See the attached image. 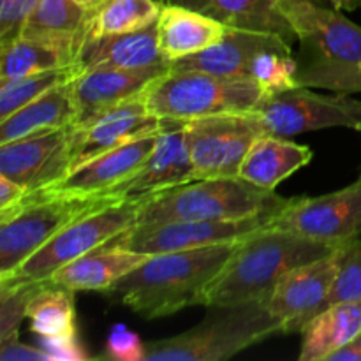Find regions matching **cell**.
Segmentation results:
<instances>
[{
  "label": "cell",
  "mask_w": 361,
  "mask_h": 361,
  "mask_svg": "<svg viewBox=\"0 0 361 361\" xmlns=\"http://www.w3.org/2000/svg\"><path fill=\"white\" fill-rule=\"evenodd\" d=\"M264 90L250 78H229L204 71H173L159 76L143 101L148 113L169 123H183L219 113L252 111Z\"/></svg>",
  "instance_id": "6"
},
{
  "label": "cell",
  "mask_w": 361,
  "mask_h": 361,
  "mask_svg": "<svg viewBox=\"0 0 361 361\" xmlns=\"http://www.w3.org/2000/svg\"><path fill=\"white\" fill-rule=\"evenodd\" d=\"M175 126L180 123H169L148 113L141 94L140 97L115 106L83 126L74 127L71 137V169L129 141Z\"/></svg>",
  "instance_id": "15"
},
{
  "label": "cell",
  "mask_w": 361,
  "mask_h": 361,
  "mask_svg": "<svg viewBox=\"0 0 361 361\" xmlns=\"http://www.w3.org/2000/svg\"><path fill=\"white\" fill-rule=\"evenodd\" d=\"M268 228L334 245L355 242L361 235V178L323 196L291 197L271 215Z\"/></svg>",
  "instance_id": "11"
},
{
  "label": "cell",
  "mask_w": 361,
  "mask_h": 361,
  "mask_svg": "<svg viewBox=\"0 0 361 361\" xmlns=\"http://www.w3.org/2000/svg\"><path fill=\"white\" fill-rule=\"evenodd\" d=\"M27 319L41 342H60L78 338L74 291L53 282H41L28 303Z\"/></svg>",
  "instance_id": "27"
},
{
  "label": "cell",
  "mask_w": 361,
  "mask_h": 361,
  "mask_svg": "<svg viewBox=\"0 0 361 361\" xmlns=\"http://www.w3.org/2000/svg\"><path fill=\"white\" fill-rule=\"evenodd\" d=\"M74 126L0 145V175L27 192L48 189L71 171Z\"/></svg>",
  "instance_id": "14"
},
{
  "label": "cell",
  "mask_w": 361,
  "mask_h": 361,
  "mask_svg": "<svg viewBox=\"0 0 361 361\" xmlns=\"http://www.w3.org/2000/svg\"><path fill=\"white\" fill-rule=\"evenodd\" d=\"M224 32L219 20L178 4H164L157 20L159 49L169 63L217 44Z\"/></svg>",
  "instance_id": "21"
},
{
  "label": "cell",
  "mask_w": 361,
  "mask_h": 361,
  "mask_svg": "<svg viewBox=\"0 0 361 361\" xmlns=\"http://www.w3.org/2000/svg\"><path fill=\"white\" fill-rule=\"evenodd\" d=\"M41 348L48 353L51 361H83L90 360V355L85 351L83 345L73 341H60V342H41Z\"/></svg>",
  "instance_id": "37"
},
{
  "label": "cell",
  "mask_w": 361,
  "mask_h": 361,
  "mask_svg": "<svg viewBox=\"0 0 361 361\" xmlns=\"http://www.w3.org/2000/svg\"><path fill=\"white\" fill-rule=\"evenodd\" d=\"M73 63H76V55L71 49L39 39L20 37L0 46V80H13Z\"/></svg>",
  "instance_id": "29"
},
{
  "label": "cell",
  "mask_w": 361,
  "mask_h": 361,
  "mask_svg": "<svg viewBox=\"0 0 361 361\" xmlns=\"http://www.w3.org/2000/svg\"><path fill=\"white\" fill-rule=\"evenodd\" d=\"M25 196H27V190L23 187L14 183L7 176L0 175V221L9 217L20 207Z\"/></svg>",
  "instance_id": "38"
},
{
  "label": "cell",
  "mask_w": 361,
  "mask_h": 361,
  "mask_svg": "<svg viewBox=\"0 0 361 361\" xmlns=\"http://www.w3.org/2000/svg\"><path fill=\"white\" fill-rule=\"evenodd\" d=\"M39 0H0V46L21 37Z\"/></svg>",
  "instance_id": "34"
},
{
  "label": "cell",
  "mask_w": 361,
  "mask_h": 361,
  "mask_svg": "<svg viewBox=\"0 0 361 361\" xmlns=\"http://www.w3.org/2000/svg\"><path fill=\"white\" fill-rule=\"evenodd\" d=\"M148 257H150L148 254L133 252L123 247L106 243V245L85 254L56 270L49 277V282L71 289L74 293H108L116 282L136 270Z\"/></svg>",
  "instance_id": "22"
},
{
  "label": "cell",
  "mask_w": 361,
  "mask_h": 361,
  "mask_svg": "<svg viewBox=\"0 0 361 361\" xmlns=\"http://www.w3.org/2000/svg\"><path fill=\"white\" fill-rule=\"evenodd\" d=\"M147 344L137 337V334L127 330L126 326L111 328L106 341L104 356L116 361H145Z\"/></svg>",
  "instance_id": "35"
},
{
  "label": "cell",
  "mask_w": 361,
  "mask_h": 361,
  "mask_svg": "<svg viewBox=\"0 0 361 361\" xmlns=\"http://www.w3.org/2000/svg\"><path fill=\"white\" fill-rule=\"evenodd\" d=\"M76 2H80L81 6H85V7H87V9L94 11L95 7L101 6V4L104 2V0H76Z\"/></svg>",
  "instance_id": "42"
},
{
  "label": "cell",
  "mask_w": 361,
  "mask_h": 361,
  "mask_svg": "<svg viewBox=\"0 0 361 361\" xmlns=\"http://www.w3.org/2000/svg\"><path fill=\"white\" fill-rule=\"evenodd\" d=\"M338 247L342 245L316 242L267 226L236 243L228 263L208 284L203 305L208 309H226L264 303L293 268L328 256Z\"/></svg>",
  "instance_id": "3"
},
{
  "label": "cell",
  "mask_w": 361,
  "mask_h": 361,
  "mask_svg": "<svg viewBox=\"0 0 361 361\" xmlns=\"http://www.w3.org/2000/svg\"><path fill=\"white\" fill-rule=\"evenodd\" d=\"M141 197H123L83 215L56 233L34 256L0 282H44L71 261L106 245L136 226Z\"/></svg>",
  "instance_id": "8"
},
{
  "label": "cell",
  "mask_w": 361,
  "mask_h": 361,
  "mask_svg": "<svg viewBox=\"0 0 361 361\" xmlns=\"http://www.w3.org/2000/svg\"><path fill=\"white\" fill-rule=\"evenodd\" d=\"M90 13V9L76 0H39L21 37L59 44L78 56L81 44L87 39Z\"/></svg>",
  "instance_id": "26"
},
{
  "label": "cell",
  "mask_w": 361,
  "mask_h": 361,
  "mask_svg": "<svg viewBox=\"0 0 361 361\" xmlns=\"http://www.w3.org/2000/svg\"><path fill=\"white\" fill-rule=\"evenodd\" d=\"M196 180L185 127H168L136 175L115 189L113 196L145 197Z\"/></svg>",
  "instance_id": "18"
},
{
  "label": "cell",
  "mask_w": 361,
  "mask_h": 361,
  "mask_svg": "<svg viewBox=\"0 0 361 361\" xmlns=\"http://www.w3.org/2000/svg\"><path fill=\"white\" fill-rule=\"evenodd\" d=\"M270 49H293V44L281 35L226 27L224 35L217 44L210 46L197 55L171 62L169 69L204 71L219 76L250 78V67L254 60L261 53Z\"/></svg>",
  "instance_id": "19"
},
{
  "label": "cell",
  "mask_w": 361,
  "mask_h": 361,
  "mask_svg": "<svg viewBox=\"0 0 361 361\" xmlns=\"http://www.w3.org/2000/svg\"><path fill=\"white\" fill-rule=\"evenodd\" d=\"M236 243L154 254L108 293L145 319L203 305L208 284L228 263Z\"/></svg>",
  "instance_id": "2"
},
{
  "label": "cell",
  "mask_w": 361,
  "mask_h": 361,
  "mask_svg": "<svg viewBox=\"0 0 361 361\" xmlns=\"http://www.w3.org/2000/svg\"><path fill=\"white\" fill-rule=\"evenodd\" d=\"M326 2H330L335 9L341 11H355L361 7V0H326Z\"/></svg>",
  "instance_id": "40"
},
{
  "label": "cell",
  "mask_w": 361,
  "mask_h": 361,
  "mask_svg": "<svg viewBox=\"0 0 361 361\" xmlns=\"http://www.w3.org/2000/svg\"><path fill=\"white\" fill-rule=\"evenodd\" d=\"M281 9L298 42L296 87L361 92V27L314 0H282Z\"/></svg>",
  "instance_id": "1"
},
{
  "label": "cell",
  "mask_w": 361,
  "mask_h": 361,
  "mask_svg": "<svg viewBox=\"0 0 361 361\" xmlns=\"http://www.w3.org/2000/svg\"><path fill=\"white\" fill-rule=\"evenodd\" d=\"M162 133V130H161ZM161 133L148 134L118 148L104 152L71 169L60 182L48 189L35 190V196H113L123 182L136 175L155 148Z\"/></svg>",
  "instance_id": "16"
},
{
  "label": "cell",
  "mask_w": 361,
  "mask_h": 361,
  "mask_svg": "<svg viewBox=\"0 0 361 361\" xmlns=\"http://www.w3.org/2000/svg\"><path fill=\"white\" fill-rule=\"evenodd\" d=\"M166 63L169 62L159 49L157 21L136 32L87 39L76 56L80 73L92 67L143 69V67L166 66Z\"/></svg>",
  "instance_id": "20"
},
{
  "label": "cell",
  "mask_w": 361,
  "mask_h": 361,
  "mask_svg": "<svg viewBox=\"0 0 361 361\" xmlns=\"http://www.w3.org/2000/svg\"><path fill=\"white\" fill-rule=\"evenodd\" d=\"M281 2L282 0H204L200 11L226 27L281 35L293 44L296 39L282 13Z\"/></svg>",
  "instance_id": "28"
},
{
  "label": "cell",
  "mask_w": 361,
  "mask_h": 361,
  "mask_svg": "<svg viewBox=\"0 0 361 361\" xmlns=\"http://www.w3.org/2000/svg\"><path fill=\"white\" fill-rule=\"evenodd\" d=\"M270 217H249L238 221H169L136 224L109 242L133 252L164 254L175 250L236 243L268 226Z\"/></svg>",
  "instance_id": "12"
},
{
  "label": "cell",
  "mask_w": 361,
  "mask_h": 361,
  "mask_svg": "<svg viewBox=\"0 0 361 361\" xmlns=\"http://www.w3.org/2000/svg\"><path fill=\"white\" fill-rule=\"evenodd\" d=\"M0 360L2 361H51L48 353L39 345V348H32V345L23 344L18 338V335H13L9 338L0 341Z\"/></svg>",
  "instance_id": "36"
},
{
  "label": "cell",
  "mask_w": 361,
  "mask_h": 361,
  "mask_svg": "<svg viewBox=\"0 0 361 361\" xmlns=\"http://www.w3.org/2000/svg\"><path fill=\"white\" fill-rule=\"evenodd\" d=\"M76 106L73 97V80L48 90L14 111L6 120H0V145L23 137L39 136L74 126Z\"/></svg>",
  "instance_id": "24"
},
{
  "label": "cell",
  "mask_w": 361,
  "mask_h": 361,
  "mask_svg": "<svg viewBox=\"0 0 361 361\" xmlns=\"http://www.w3.org/2000/svg\"><path fill=\"white\" fill-rule=\"evenodd\" d=\"M356 130H358V133L361 134V123H360V126H358V127H356Z\"/></svg>",
  "instance_id": "43"
},
{
  "label": "cell",
  "mask_w": 361,
  "mask_h": 361,
  "mask_svg": "<svg viewBox=\"0 0 361 361\" xmlns=\"http://www.w3.org/2000/svg\"><path fill=\"white\" fill-rule=\"evenodd\" d=\"M291 197L243 178H204L141 197L136 224L169 221H238L271 217Z\"/></svg>",
  "instance_id": "4"
},
{
  "label": "cell",
  "mask_w": 361,
  "mask_h": 361,
  "mask_svg": "<svg viewBox=\"0 0 361 361\" xmlns=\"http://www.w3.org/2000/svg\"><path fill=\"white\" fill-rule=\"evenodd\" d=\"M41 282H0V341L18 335Z\"/></svg>",
  "instance_id": "32"
},
{
  "label": "cell",
  "mask_w": 361,
  "mask_h": 361,
  "mask_svg": "<svg viewBox=\"0 0 361 361\" xmlns=\"http://www.w3.org/2000/svg\"><path fill=\"white\" fill-rule=\"evenodd\" d=\"M168 71L169 63L143 69L92 67L81 71L73 80V97L76 106L74 127L83 126L108 109L140 97L159 76Z\"/></svg>",
  "instance_id": "17"
},
{
  "label": "cell",
  "mask_w": 361,
  "mask_h": 361,
  "mask_svg": "<svg viewBox=\"0 0 361 361\" xmlns=\"http://www.w3.org/2000/svg\"><path fill=\"white\" fill-rule=\"evenodd\" d=\"M314 154L307 145L291 141V137L261 134L240 168V178L267 190H275L279 183L305 168Z\"/></svg>",
  "instance_id": "23"
},
{
  "label": "cell",
  "mask_w": 361,
  "mask_h": 361,
  "mask_svg": "<svg viewBox=\"0 0 361 361\" xmlns=\"http://www.w3.org/2000/svg\"><path fill=\"white\" fill-rule=\"evenodd\" d=\"M252 111L259 118L264 134L282 137L328 127H349L356 130L361 123V101L358 99L341 92H335V95L314 94L305 87L264 94Z\"/></svg>",
  "instance_id": "10"
},
{
  "label": "cell",
  "mask_w": 361,
  "mask_h": 361,
  "mask_svg": "<svg viewBox=\"0 0 361 361\" xmlns=\"http://www.w3.org/2000/svg\"><path fill=\"white\" fill-rule=\"evenodd\" d=\"M361 298V240H355L349 245L348 254L342 261L331 295L326 305L345 300Z\"/></svg>",
  "instance_id": "33"
},
{
  "label": "cell",
  "mask_w": 361,
  "mask_h": 361,
  "mask_svg": "<svg viewBox=\"0 0 361 361\" xmlns=\"http://www.w3.org/2000/svg\"><path fill=\"white\" fill-rule=\"evenodd\" d=\"M351 243L338 247L319 259L300 264L282 277L264 305L277 317L284 334L302 331L326 307Z\"/></svg>",
  "instance_id": "13"
},
{
  "label": "cell",
  "mask_w": 361,
  "mask_h": 361,
  "mask_svg": "<svg viewBox=\"0 0 361 361\" xmlns=\"http://www.w3.org/2000/svg\"><path fill=\"white\" fill-rule=\"evenodd\" d=\"M80 74L76 63L59 69L42 71V73L27 74V76L0 80V120H6L28 102L35 101L48 90L74 80Z\"/></svg>",
  "instance_id": "31"
},
{
  "label": "cell",
  "mask_w": 361,
  "mask_h": 361,
  "mask_svg": "<svg viewBox=\"0 0 361 361\" xmlns=\"http://www.w3.org/2000/svg\"><path fill=\"white\" fill-rule=\"evenodd\" d=\"M300 361H330L361 334V298L326 305L302 328Z\"/></svg>",
  "instance_id": "25"
},
{
  "label": "cell",
  "mask_w": 361,
  "mask_h": 361,
  "mask_svg": "<svg viewBox=\"0 0 361 361\" xmlns=\"http://www.w3.org/2000/svg\"><path fill=\"white\" fill-rule=\"evenodd\" d=\"M212 310L214 314L190 330L148 342L145 361H222L284 334L277 317L261 302Z\"/></svg>",
  "instance_id": "5"
},
{
  "label": "cell",
  "mask_w": 361,
  "mask_h": 361,
  "mask_svg": "<svg viewBox=\"0 0 361 361\" xmlns=\"http://www.w3.org/2000/svg\"><path fill=\"white\" fill-rule=\"evenodd\" d=\"M162 6L164 2L161 0H104L90 13L87 39L150 27L159 20Z\"/></svg>",
  "instance_id": "30"
},
{
  "label": "cell",
  "mask_w": 361,
  "mask_h": 361,
  "mask_svg": "<svg viewBox=\"0 0 361 361\" xmlns=\"http://www.w3.org/2000/svg\"><path fill=\"white\" fill-rule=\"evenodd\" d=\"M196 180L238 178L254 141L264 134L254 111L219 113L183 123Z\"/></svg>",
  "instance_id": "9"
},
{
  "label": "cell",
  "mask_w": 361,
  "mask_h": 361,
  "mask_svg": "<svg viewBox=\"0 0 361 361\" xmlns=\"http://www.w3.org/2000/svg\"><path fill=\"white\" fill-rule=\"evenodd\" d=\"M164 4H178V6H185L190 7V9H196L200 11L201 6H203L204 0H161Z\"/></svg>",
  "instance_id": "41"
},
{
  "label": "cell",
  "mask_w": 361,
  "mask_h": 361,
  "mask_svg": "<svg viewBox=\"0 0 361 361\" xmlns=\"http://www.w3.org/2000/svg\"><path fill=\"white\" fill-rule=\"evenodd\" d=\"M120 196H35L0 221V279L7 277L34 256L46 242L83 215L97 212Z\"/></svg>",
  "instance_id": "7"
},
{
  "label": "cell",
  "mask_w": 361,
  "mask_h": 361,
  "mask_svg": "<svg viewBox=\"0 0 361 361\" xmlns=\"http://www.w3.org/2000/svg\"><path fill=\"white\" fill-rule=\"evenodd\" d=\"M330 361H361V334L344 348L338 349Z\"/></svg>",
  "instance_id": "39"
}]
</instances>
